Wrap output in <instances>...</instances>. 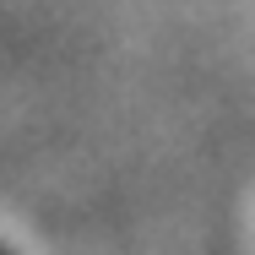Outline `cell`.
Instances as JSON below:
<instances>
[{
    "instance_id": "obj_1",
    "label": "cell",
    "mask_w": 255,
    "mask_h": 255,
    "mask_svg": "<svg viewBox=\"0 0 255 255\" xmlns=\"http://www.w3.org/2000/svg\"><path fill=\"white\" fill-rule=\"evenodd\" d=\"M0 255H11V250H5V245H0Z\"/></svg>"
}]
</instances>
